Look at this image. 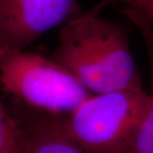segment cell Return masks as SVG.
Wrapping results in <instances>:
<instances>
[{"label":"cell","mask_w":153,"mask_h":153,"mask_svg":"<svg viewBox=\"0 0 153 153\" xmlns=\"http://www.w3.org/2000/svg\"><path fill=\"white\" fill-rule=\"evenodd\" d=\"M120 153H153V95L146 113Z\"/></svg>","instance_id":"cell-6"},{"label":"cell","mask_w":153,"mask_h":153,"mask_svg":"<svg viewBox=\"0 0 153 153\" xmlns=\"http://www.w3.org/2000/svg\"><path fill=\"white\" fill-rule=\"evenodd\" d=\"M144 3L149 13V16H151L153 22V0H144Z\"/></svg>","instance_id":"cell-8"},{"label":"cell","mask_w":153,"mask_h":153,"mask_svg":"<svg viewBox=\"0 0 153 153\" xmlns=\"http://www.w3.org/2000/svg\"><path fill=\"white\" fill-rule=\"evenodd\" d=\"M20 153H87L74 142L63 128L61 120L37 121L22 132Z\"/></svg>","instance_id":"cell-5"},{"label":"cell","mask_w":153,"mask_h":153,"mask_svg":"<svg viewBox=\"0 0 153 153\" xmlns=\"http://www.w3.org/2000/svg\"><path fill=\"white\" fill-rule=\"evenodd\" d=\"M80 14L76 0H0V46L25 49Z\"/></svg>","instance_id":"cell-4"},{"label":"cell","mask_w":153,"mask_h":153,"mask_svg":"<svg viewBox=\"0 0 153 153\" xmlns=\"http://www.w3.org/2000/svg\"><path fill=\"white\" fill-rule=\"evenodd\" d=\"M54 60L92 94L142 87L124 30L94 12L64 24Z\"/></svg>","instance_id":"cell-1"},{"label":"cell","mask_w":153,"mask_h":153,"mask_svg":"<svg viewBox=\"0 0 153 153\" xmlns=\"http://www.w3.org/2000/svg\"><path fill=\"white\" fill-rule=\"evenodd\" d=\"M151 99L142 87L93 94L61 120L62 126L87 153H120L146 113Z\"/></svg>","instance_id":"cell-2"},{"label":"cell","mask_w":153,"mask_h":153,"mask_svg":"<svg viewBox=\"0 0 153 153\" xmlns=\"http://www.w3.org/2000/svg\"><path fill=\"white\" fill-rule=\"evenodd\" d=\"M22 132L7 114L0 100V153H20Z\"/></svg>","instance_id":"cell-7"},{"label":"cell","mask_w":153,"mask_h":153,"mask_svg":"<svg viewBox=\"0 0 153 153\" xmlns=\"http://www.w3.org/2000/svg\"><path fill=\"white\" fill-rule=\"evenodd\" d=\"M0 83L26 104L54 113H70L93 94L54 59L4 46H0Z\"/></svg>","instance_id":"cell-3"}]
</instances>
